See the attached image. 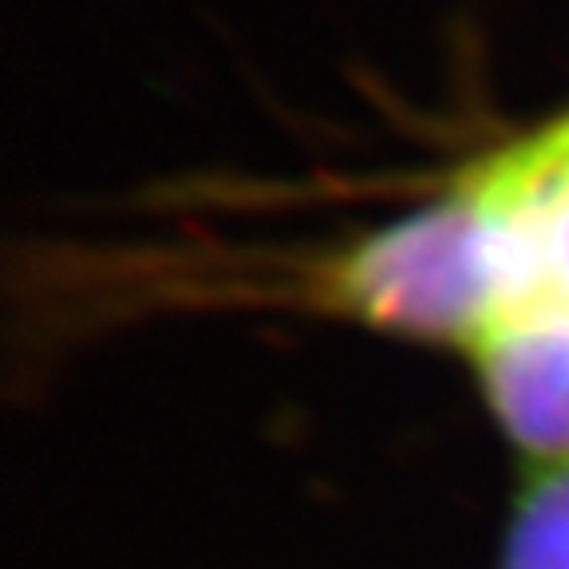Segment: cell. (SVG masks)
<instances>
[{
  "label": "cell",
  "instance_id": "1",
  "mask_svg": "<svg viewBox=\"0 0 569 569\" xmlns=\"http://www.w3.org/2000/svg\"><path fill=\"white\" fill-rule=\"evenodd\" d=\"M320 301L372 329L475 348L498 312L490 226L462 187L372 233L317 281Z\"/></svg>",
  "mask_w": 569,
  "mask_h": 569
},
{
  "label": "cell",
  "instance_id": "3",
  "mask_svg": "<svg viewBox=\"0 0 569 569\" xmlns=\"http://www.w3.org/2000/svg\"><path fill=\"white\" fill-rule=\"evenodd\" d=\"M507 569H569V467L526 479L510 526Z\"/></svg>",
  "mask_w": 569,
  "mask_h": 569
},
{
  "label": "cell",
  "instance_id": "2",
  "mask_svg": "<svg viewBox=\"0 0 569 569\" xmlns=\"http://www.w3.org/2000/svg\"><path fill=\"white\" fill-rule=\"evenodd\" d=\"M482 388L518 447L569 455V309L522 301L498 309L471 348Z\"/></svg>",
  "mask_w": 569,
  "mask_h": 569
}]
</instances>
